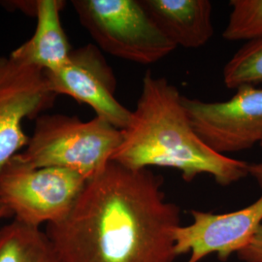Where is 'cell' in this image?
<instances>
[{
    "label": "cell",
    "mask_w": 262,
    "mask_h": 262,
    "mask_svg": "<svg viewBox=\"0 0 262 262\" xmlns=\"http://www.w3.org/2000/svg\"><path fill=\"white\" fill-rule=\"evenodd\" d=\"M238 256L244 262H262V225L252 241L238 253Z\"/></svg>",
    "instance_id": "9a60e30c"
},
{
    "label": "cell",
    "mask_w": 262,
    "mask_h": 262,
    "mask_svg": "<svg viewBox=\"0 0 262 262\" xmlns=\"http://www.w3.org/2000/svg\"><path fill=\"white\" fill-rule=\"evenodd\" d=\"M122 141V130L98 117L84 122L61 114L41 115L28 146L14 159L33 168L71 170L89 181L109 165Z\"/></svg>",
    "instance_id": "3957f363"
},
{
    "label": "cell",
    "mask_w": 262,
    "mask_h": 262,
    "mask_svg": "<svg viewBox=\"0 0 262 262\" xmlns=\"http://www.w3.org/2000/svg\"><path fill=\"white\" fill-rule=\"evenodd\" d=\"M192 223L175 231V253H190L188 262L200 261L211 253L225 261L250 243L262 225V195L253 204L226 214L191 211Z\"/></svg>",
    "instance_id": "9c48e42d"
},
{
    "label": "cell",
    "mask_w": 262,
    "mask_h": 262,
    "mask_svg": "<svg viewBox=\"0 0 262 262\" xmlns=\"http://www.w3.org/2000/svg\"><path fill=\"white\" fill-rule=\"evenodd\" d=\"M223 37L228 41L262 39V0H232Z\"/></svg>",
    "instance_id": "5bb4252c"
},
{
    "label": "cell",
    "mask_w": 262,
    "mask_h": 262,
    "mask_svg": "<svg viewBox=\"0 0 262 262\" xmlns=\"http://www.w3.org/2000/svg\"><path fill=\"white\" fill-rule=\"evenodd\" d=\"M86 182L71 170L33 168L13 159L0 173V196L16 221L40 227L62 221Z\"/></svg>",
    "instance_id": "5b68a950"
},
{
    "label": "cell",
    "mask_w": 262,
    "mask_h": 262,
    "mask_svg": "<svg viewBox=\"0 0 262 262\" xmlns=\"http://www.w3.org/2000/svg\"><path fill=\"white\" fill-rule=\"evenodd\" d=\"M141 3L176 47H202L214 35L213 7L209 0H142Z\"/></svg>",
    "instance_id": "30bf717a"
},
{
    "label": "cell",
    "mask_w": 262,
    "mask_h": 262,
    "mask_svg": "<svg viewBox=\"0 0 262 262\" xmlns=\"http://www.w3.org/2000/svg\"><path fill=\"white\" fill-rule=\"evenodd\" d=\"M0 262H63L47 232L14 220L0 227Z\"/></svg>",
    "instance_id": "7c38bea8"
},
{
    "label": "cell",
    "mask_w": 262,
    "mask_h": 262,
    "mask_svg": "<svg viewBox=\"0 0 262 262\" xmlns=\"http://www.w3.org/2000/svg\"><path fill=\"white\" fill-rule=\"evenodd\" d=\"M64 4L60 0L36 1L35 31L10 56L44 73L55 72L64 66L72 52L60 19V11Z\"/></svg>",
    "instance_id": "8fae6325"
},
{
    "label": "cell",
    "mask_w": 262,
    "mask_h": 262,
    "mask_svg": "<svg viewBox=\"0 0 262 262\" xmlns=\"http://www.w3.org/2000/svg\"><path fill=\"white\" fill-rule=\"evenodd\" d=\"M262 147V141L259 143ZM249 175L252 176L258 186L262 188V162L255 164H249Z\"/></svg>",
    "instance_id": "2e32d148"
},
{
    "label": "cell",
    "mask_w": 262,
    "mask_h": 262,
    "mask_svg": "<svg viewBox=\"0 0 262 262\" xmlns=\"http://www.w3.org/2000/svg\"><path fill=\"white\" fill-rule=\"evenodd\" d=\"M178 89L148 70L129 125L112 161L131 170L176 169L189 183L201 174L229 186L249 175V164L209 148L193 129Z\"/></svg>",
    "instance_id": "7a4b0ae2"
},
{
    "label": "cell",
    "mask_w": 262,
    "mask_h": 262,
    "mask_svg": "<svg viewBox=\"0 0 262 262\" xmlns=\"http://www.w3.org/2000/svg\"><path fill=\"white\" fill-rule=\"evenodd\" d=\"M45 75L56 95L89 105L96 117L120 130L129 125L132 111L116 98L117 79L98 47L89 44L72 50L64 66Z\"/></svg>",
    "instance_id": "ba28073f"
},
{
    "label": "cell",
    "mask_w": 262,
    "mask_h": 262,
    "mask_svg": "<svg viewBox=\"0 0 262 262\" xmlns=\"http://www.w3.org/2000/svg\"><path fill=\"white\" fill-rule=\"evenodd\" d=\"M150 169L111 161L89 180L70 213L48 225L63 262H173L181 209Z\"/></svg>",
    "instance_id": "6da1fadb"
},
{
    "label": "cell",
    "mask_w": 262,
    "mask_h": 262,
    "mask_svg": "<svg viewBox=\"0 0 262 262\" xmlns=\"http://www.w3.org/2000/svg\"><path fill=\"white\" fill-rule=\"evenodd\" d=\"M197 135L221 155L252 148L262 141V89L242 85L225 102L182 96Z\"/></svg>",
    "instance_id": "8992f818"
},
{
    "label": "cell",
    "mask_w": 262,
    "mask_h": 262,
    "mask_svg": "<svg viewBox=\"0 0 262 262\" xmlns=\"http://www.w3.org/2000/svg\"><path fill=\"white\" fill-rule=\"evenodd\" d=\"M56 96L43 71L0 56V173L28 146L24 122L53 107Z\"/></svg>",
    "instance_id": "52a82bcc"
},
{
    "label": "cell",
    "mask_w": 262,
    "mask_h": 262,
    "mask_svg": "<svg viewBox=\"0 0 262 262\" xmlns=\"http://www.w3.org/2000/svg\"><path fill=\"white\" fill-rule=\"evenodd\" d=\"M71 3L97 46L116 57L151 64L177 48L141 1L73 0Z\"/></svg>",
    "instance_id": "277c9868"
},
{
    "label": "cell",
    "mask_w": 262,
    "mask_h": 262,
    "mask_svg": "<svg viewBox=\"0 0 262 262\" xmlns=\"http://www.w3.org/2000/svg\"><path fill=\"white\" fill-rule=\"evenodd\" d=\"M10 215H11V213H10L8 207L5 205V203L3 202L2 198L0 196V221L3 220V219H5V217H7V216H10Z\"/></svg>",
    "instance_id": "e0dca14e"
},
{
    "label": "cell",
    "mask_w": 262,
    "mask_h": 262,
    "mask_svg": "<svg viewBox=\"0 0 262 262\" xmlns=\"http://www.w3.org/2000/svg\"><path fill=\"white\" fill-rule=\"evenodd\" d=\"M224 82L228 89L262 83V39L250 41L226 63Z\"/></svg>",
    "instance_id": "4fadbf2b"
}]
</instances>
